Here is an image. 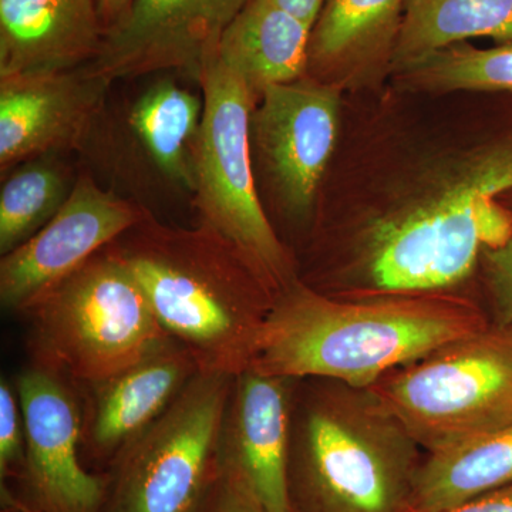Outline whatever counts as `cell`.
<instances>
[{
	"mask_svg": "<svg viewBox=\"0 0 512 512\" xmlns=\"http://www.w3.org/2000/svg\"><path fill=\"white\" fill-rule=\"evenodd\" d=\"M512 127L434 148L343 217L316 222L302 279L336 299L467 293L510 237Z\"/></svg>",
	"mask_w": 512,
	"mask_h": 512,
	"instance_id": "1",
	"label": "cell"
},
{
	"mask_svg": "<svg viewBox=\"0 0 512 512\" xmlns=\"http://www.w3.org/2000/svg\"><path fill=\"white\" fill-rule=\"evenodd\" d=\"M488 325L481 302L468 293L336 299L298 278L276 295L249 369L370 387Z\"/></svg>",
	"mask_w": 512,
	"mask_h": 512,
	"instance_id": "2",
	"label": "cell"
},
{
	"mask_svg": "<svg viewBox=\"0 0 512 512\" xmlns=\"http://www.w3.org/2000/svg\"><path fill=\"white\" fill-rule=\"evenodd\" d=\"M110 247L202 372L251 367L276 293L228 239L202 224L164 225L146 210Z\"/></svg>",
	"mask_w": 512,
	"mask_h": 512,
	"instance_id": "3",
	"label": "cell"
},
{
	"mask_svg": "<svg viewBox=\"0 0 512 512\" xmlns=\"http://www.w3.org/2000/svg\"><path fill=\"white\" fill-rule=\"evenodd\" d=\"M424 454L369 387L296 379L286 464L291 512H412Z\"/></svg>",
	"mask_w": 512,
	"mask_h": 512,
	"instance_id": "4",
	"label": "cell"
},
{
	"mask_svg": "<svg viewBox=\"0 0 512 512\" xmlns=\"http://www.w3.org/2000/svg\"><path fill=\"white\" fill-rule=\"evenodd\" d=\"M22 315L30 365L79 387L116 376L173 339L110 245Z\"/></svg>",
	"mask_w": 512,
	"mask_h": 512,
	"instance_id": "5",
	"label": "cell"
},
{
	"mask_svg": "<svg viewBox=\"0 0 512 512\" xmlns=\"http://www.w3.org/2000/svg\"><path fill=\"white\" fill-rule=\"evenodd\" d=\"M204 111L194 153L198 224L228 239L278 295L299 278L292 249L269 220L251 148V113L258 97L217 53L198 76Z\"/></svg>",
	"mask_w": 512,
	"mask_h": 512,
	"instance_id": "6",
	"label": "cell"
},
{
	"mask_svg": "<svg viewBox=\"0 0 512 512\" xmlns=\"http://www.w3.org/2000/svg\"><path fill=\"white\" fill-rule=\"evenodd\" d=\"M426 453L512 424V330L488 325L369 387Z\"/></svg>",
	"mask_w": 512,
	"mask_h": 512,
	"instance_id": "7",
	"label": "cell"
},
{
	"mask_svg": "<svg viewBox=\"0 0 512 512\" xmlns=\"http://www.w3.org/2000/svg\"><path fill=\"white\" fill-rule=\"evenodd\" d=\"M235 376L198 372L110 463L106 512H192L218 470Z\"/></svg>",
	"mask_w": 512,
	"mask_h": 512,
	"instance_id": "8",
	"label": "cell"
},
{
	"mask_svg": "<svg viewBox=\"0 0 512 512\" xmlns=\"http://www.w3.org/2000/svg\"><path fill=\"white\" fill-rule=\"evenodd\" d=\"M340 89L306 74L268 87L251 113L258 158L276 207L292 224H315L320 185L338 144Z\"/></svg>",
	"mask_w": 512,
	"mask_h": 512,
	"instance_id": "9",
	"label": "cell"
},
{
	"mask_svg": "<svg viewBox=\"0 0 512 512\" xmlns=\"http://www.w3.org/2000/svg\"><path fill=\"white\" fill-rule=\"evenodd\" d=\"M25 420L22 512H106L107 476L82 460L84 409L72 383L29 365L15 380Z\"/></svg>",
	"mask_w": 512,
	"mask_h": 512,
	"instance_id": "10",
	"label": "cell"
},
{
	"mask_svg": "<svg viewBox=\"0 0 512 512\" xmlns=\"http://www.w3.org/2000/svg\"><path fill=\"white\" fill-rule=\"evenodd\" d=\"M144 212L146 208L103 190L90 175H80L53 220L35 237L2 256L3 308L25 312L43 293L133 228Z\"/></svg>",
	"mask_w": 512,
	"mask_h": 512,
	"instance_id": "11",
	"label": "cell"
},
{
	"mask_svg": "<svg viewBox=\"0 0 512 512\" xmlns=\"http://www.w3.org/2000/svg\"><path fill=\"white\" fill-rule=\"evenodd\" d=\"M247 0H133L107 29L99 56L87 64L110 84L181 70L198 80L222 33Z\"/></svg>",
	"mask_w": 512,
	"mask_h": 512,
	"instance_id": "12",
	"label": "cell"
},
{
	"mask_svg": "<svg viewBox=\"0 0 512 512\" xmlns=\"http://www.w3.org/2000/svg\"><path fill=\"white\" fill-rule=\"evenodd\" d=\"M110 83L87 66L0 77V170L76 148L103 107Z\"/></svg>",
	"mask_w": 512,
	"mask_h": 512,
	"instance_id": "13",
	"label": "cell"
},
{
	"mask_svg": "<svg viewBox=\"0 0 512 512\" xmlns=\"http://www.w3.org/2000/svg\"><path fill=\"white\" fill-rule=\"evenodd\" d=\"M295 383L292 377L244 370L235 376L222 421L218 464L265 512H291L286 464Z\"/></svg>",
	"mask_w": 512,
	"mask_h": 512,
	"instance_id": "14",
	"label": "cell"
},
{
	"mask_svg": "<svg viewBox=\"0 0 512 512\" xmlns=\"http://www.w3.org/2000/svg\"><path fill=\"white\" fill-rule=\"evenodd\" d=\"M201 372L174 339L136 365L92 386L84 412L82 454L110 466L114 457L157 420ZM84 409V407H83Z\"/></svg>",
	"mask_w": 512,
	"mask_h": 512,
	"instance_id": "15",
	"label": "cell"
},
{
	"mask_svg": "<svg viewBox=\"0 0 512 512\" xmlns=\"http://www.w3.org/2000/svg\"><path fill=\"white\" fill-rule=\"evenodd\" d=\"M104 36L99 0H0V77L87 66Z\"/></svg>",
	"mask_w": 512,
	"mask_h": 512,
	"instance_id": "16",
	"label": "cell"
},
{
	"mask_svg": "<svg viewBox=\"0 0 512 512\" xmlns=\"http://www.w3.org/2000/svg\"><path fill=\"white\" fill-rule=\"evenodd\" d=\"M407 0H323L309 42L308 76L348 86L390 60Z\"/></svg>",
	"mask_w": 512,
	"mask_h": 512,
	"instance_id": "17",
	"label": "cell"
},
{
	"mask_svg": "<svg viewBox=\"0 0 512 512\" xmlns=\"http://www.w3.org/2000/svg\"><path fill=\"white\" fill-rule=\"evenodd\" d=\"M312 28L269 0H247L215 53L259 97L268 87L308 74Z\"/></svg>",
	"mask_w": 512,
	"mask_h": 512,
	"instance_id": "18",
	"label": "cell"
},
{
	"mask_svg": "<svg viewBox=\"0 0 512 512\" xmlns=\"http://www.w3.org/2000/svg\"><path fill=\"white\" fill-rule=\"evenodd\" d=\"M512 485V424L424 454L412 512L456 507Z\"/></svg>",
	"mask_w": 512,
	"mask_h": 512,
	"instance_id": "19",
	"label": "cell"
},
{
	"mask_svg": "<svg viewBox=\"0 0 512 512\" xmlns=\"http://www.w3.org/2000/svg\"><path fill=\"white\" fill-rule=\"evenodd\" d=\"M481 37L497 45L512 42V0H407L390 72Z\"/></svg>",
	"mask_w": 512,
	"mask_h": 512,
	"instance_id": "20",
	"label": "cell"
},
{
	"mask_svg": "<svg viewBox=\"0 0 512 512\" xmlns=\"http://www.w3.org/2000/svg\"><path fill=\"white\" fill-rule=\"evenodd\" d=\"M204 101L174 82L151 86L130 114V124L157 167L168 178L194 190V153Z\"/></svg>",
	"mask_w": 512,
	"mask_h": 512,
	"instance_id": "21",
	"label": "cell"
},
{
	"mask_svg": "<svg viewBox=\"0 0 512 512\" xmlns=\"http://www.w3.org/2000/svg\"><path fill=\"white\" fill-rule=\"evenodd\" d=\"M56 154L18 165L0 191V254L25 244L46 227L69 198L72 188Z\"/></svg>",
	"mask_w": 512,
	"mask_h": 512,
	"instance_id": "22",
	"label": "cell"
},
{
	"mask_svg": "<svg viewBox=\"0 0 512 512\" xmlns=\"http://www.w3.org/2000/svg\"><path fill=\"white\" fill-rule=\"evenodd\" d=\"M396 76L409 89L419 92L512 94V42L487 49L460 43Z\"/></svg>",
	"mask_w": 512,
	"mask_h": 512,
	"instance_id": "23",
	"label": "cell"
},
{
	"mask_svg": "<svg viewBox=\"0 0 512 512\" xmlns=\"http://www.w3.org/2000/svg\"><path fill=\"white\" fill-rule=\"evenodd\" d=\"M476 278L491 325L512 330V232L503 244L481 252Z\"/></svg>",
	"mask_w": 512,
	"mask_h": 512,
	"instance_id": "24",
	"label": "cell"
},
{
	"mask_svg": "<svg viewBox=\"0 0 512 512\" xmlns=\"http://www.w3.org/2000/svg\"><path fill=\"white\" fill-rule=\"evenodd\" d=\"M26 433L15 382L0 380V478L19 480L25 466Z\"/></svg>",
	"mask_w": 512,
	"mask_h": 512,
	"instance_id": "25",
	"label": "cell"
},
{
	"mask_svg": "<svg viewBox=\"0 0 512 512\" xmlns=\"http://www.w3.org/2000/svg\"><path fill=\"white\" fill-rule=\"evenodd\" d=\"M192 512H265L251 491L218 464L217 474Z\"/></svg>",
	"mask_w": 512,
	"mask_h": 512,
	"instance_id": "26",
	"label": "cell"
},
{
	"mask_svg": "<svg viewBox=\"0 0 512 512\" xmlns=\"http://www.w3.org/2000/svg\"><path fill=\"white\" fill-rule=\"evenodd\" d=\"M437 512H512V485Z\"/></svg>",
	"mask_w": 512,
	"mask_h": 512,
	"instance_id": "27",
	"label": "cell"
},
{
	"mask_svg": "<svg viewBox=\"0 0 512 512\" xmlns=\"http://www.w3.org/2000/svg\"><path fill=\"white\" fill-rule=\"evenodd\" d=\"M308 25H315L323 0H269Z\"/></svg>",
	"mask_w": 512,
	"mask_h": 512,
	"instance_id": "28",
	"label": "cell"
},
{
	"mask_svg": "<svg viewBox=\"0 0 512 512\" xmlns=\"http://www.w3.org/2000/svg\"><path fill=\"white\" fill-rule=\"evenodd\" d=\"M131 3L133 0H99L101 20H103L106 32L126 15Z\"/></svg>",
	"mask_w": 512,
	"mask_h": 512,
	"instance_id": "29",
	"label": "cell"
},
{
	"mask_svg": "<svg viewBox=\"0 0 512 512\" xmlns=\"http://www.w3.org/2000/svg\"><path fill=\"white\" fill-rule=\"evenodd\" d=\"M504 202H510V208L512 210V192L508 194L507 197L504 198Z\"/></svg>",
	"mask_w": 512,
	"mask_h": 512,
	"instance_id": "30",
	"label": "cell"
},
{
	"mask_svg": "<svg viewBox=\"0 0 512 512\" xmlns=\"http://www.w3.org/2000/svg\"><path fill=\"white\" fill-rule=\"evenodd\" d=\"M3 512H20V511H16V510H3Z\"/></svg>",
	"mask_w": 512,
	"mask_h": 512,
	"instance_id": "31",
	"label": "cell"
}]
</instances>
